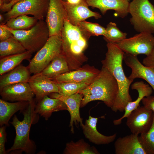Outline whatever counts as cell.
I'll use <instances>...</instances> for the list:
<instances>
[{"instance_id":"obj_1","label":"cell","mask_w":154,"mask_h":154,"mask_svg":"<svg viewBox=\"0 0 154 154\" xmlns=\"http://www.w3.org/2000/svg\"><path fill=\"white\" fill-rule=\"evenodd\" d=\"M107 47L105 58L101 61L102 66L112 73L118 88L117 95L111 108L115 112H123L127 104L132 101L129 92L132 82L125 76L123 69L122 64L124 52L115 43L107 42Z\"/></svg>"},{"instance_id":"obj_2","label":"cell","mask_w":154,"mask_h":154,"mask_svg":"<svg viewBox=\"0 0 154 154\" xmlns=\"http://www.w3.org/2000/svg\"><path fill=\"white\" fill-rule=\"evenodd\" d=\"M62 53L65 57L70 71L82 66L88 60L84 52L90 38L79 26L71 24L66 19L61 33Z\"/></svg>"},{"instance_id":"obj_3","label":"cell","mask_w":154,"mask_h":154,"mask_svg":"<svg viewBox=\"0 0 154 154\" xmlns=\"http://www.w3.org/2000/svg\"><path fill=\"white\" fill-rule=\"evenodd\" d=\"M117 83L112 73L102 66L100 72L86 88L80 91L83 95L80 107L94 101H102L108 107L113 106L118 94Z\"/></svg>"},{"instance_id":"obj_4","label":"cell","mask_w":154,"mask_h":154,"mask_svg":"<svg viewBox=\"0 0 154 154\" xmlns=\"http://www.w3.org/2000/svg\"><path fill=\"white\" fill-rule=\"evenodd\" d=\"M35 105L34 100L29 102L22 111L24 118L22 121L14 115L11 123L15 129L16 135L13 146L6 153H20L24 152L29 154L35 150V146L29 138V133L31 125L35 123L38 119V114L35 110Z\"/></svg>"},{"instance_id":"obj_5","label":"cell","mask_w":154,"mask_h":154,"mask_svg":"<svg viewBox=\"0 0 154 154\" xmlns=\"http://www.w3.org/2000/svg\"><path fill=\"white\" fill-rule=\"evenodd\" d=\"M7 28L26 50L32 54L38 51L50 37L48 28L44 20H38L35 25L28 30H13Z\"/></svg>"},{"instance_id":"obj_6","label":"cell","mask_w":154,"mask_h":154,"mask_svg":"<svg viewBox=\"0 0 154 154\" xmlns=\"http://www.w3.org/2000/svg\"><path fill=\"white\" fill-rule=\"evenodd\" d=\"M129 11L130 22L136 31L154 33V6L149 0H132Z\"/></svg>"},{"instance_id":"obj_7","label":"cell","mask_w":154,"mask_h":154,"mask_svg":"<svg viewBox=\"0 0 154 154\" xmlns=\"http://www.w3.org/2000/svg\"><path fill=\"white\" fill-rule=\"evenodd\" d=\"M62 52L60 35L50 36L44 45L36 53L27 66L31 74L41 72Z\"/></svg>"},{"instance_id":"obj_8","label":"cell","mask_w":154,"mask_h":154,"mask_svg":"<svg viewBox=\"0 0 154 154\" xmlns=\"http://www.w3.org/2000/svg\"><path fill=\"white\" fill-rule=\"evenodd\" d=\"M49 2L50 0H21L3 15L5 22L22 15H31L38 20H44L46 16Z\"/></svg>"},{"instance_id":"obj_9","label":"cell","mask_w":154,"mask_h":154,"mask_svg":"<svg viewBox=\"0 0 154 154\" xmlns=\"http://www.w3.org/2000/svg\"><path fill=\"white\" fill-rule=\"evenodd\" d=\"M115 43L125 53L137 56L140 54L149 55L154 45V37L152 34L139 33L133 36Z\"/></svg>"},{"instance_id":"obj_10","label":"cell","mask_w":154,"mask_h":154,"mask_svg":"<svg viewBox=\"0 0 154 154\" xmlns=\"http://www.w3.org/2000/svg\"><path fill=\"white\" fill-rule=\"evenodd\" d=\"M126 125L132 133L138 134L147 132L153 121V112L143 106H139L126 117Z\"/></svg>"},{"instance_id":"obj_11","label":"cell","mask_w":154,"mask_h":154,"mask_svg":"<svg viewBox=\"0 0 154 154\" xmlns=\"http://www.w3.org/2000/svg\"><path fill=\"white\" fill-rule=\"evenodd\" d=\"M45 21L50 36L61 34L66 14L62 0H50Z\"/></svg>"},{"instance_id":"obj_12","label":"cell","mask_w":154,"mask_h":154,"mask_svg":"<svg viewBox=\"0 0 154 154\" xmlns=\"http://www.w3.org/2000/svg\"><path fill=\"white\" fill-rule=\"evenodd\" d=\"M2 99L11 102L34 100L35 94L28 82H21L7 85L0 89Z\"/></svg>"},{"instance_id":"obj_13","label":"cell","mask_w":154,"mask_h":154,"mask_svg":"<svg viewBox=\"0 0 154 154\" xmlns=\"http://www.w3.org/2000/svg\"><path fill=\"white\" fill-rule=\"evenodd\" d=\"M100 71V70L93 66L86 64L76 70L61 74L52 80L56 83L91 82Z\"/></svg>"},{"instance_id":"obj_14","label":"cell","mask_w":154,"mask_h":154,"mask_svg":"<svg viewBox=\"0 0 154 154\" xmlns=\"http://www.w3.org/2000/svg\"><path fill=\"white\" fill-rule=\"evenodd\" d=\"M123 60L131 70L128 78L132 82L136 78L143 79L149 84L154 91V68L143 65L137 56L129 54L124 53Z\"/></svg>"},{"instance_id":"obj_15","label":"cell","mask_w":154,"mask_h":154,"mask_svg":"<svg viewBox=\"0 0 154 154\" xmlns=\"http://www.w3.org/2000/svg\"><path fill=\"white\" fill-rule=\"evenodd\" d=\"M50 97L58 99L63 102L66 105L68 110L70 116L69 127L72 133H74L73 125L77 127L79 124L82 127L84 124L82 119L81 117L80 113L81 101L83 95L80 93L68 96L61 95L58 93H55L50 94Z\"/></svg>"},{"instance_id":"obj_16","label":"cell","mask_w":154,"mask_h":154,"mask_svg":"<svg viewBox=\"0 0 154 154\" xmlns=\"http://www.w3.org/2000/svg\"><path fill=\"white\" fill-rule=\"evenodd\" d=\"M66 11L67 19L72 24L78 26L82 21L90 17L98 19L102 17L99 13L91 10L84 0L81 3L72 4L63 0Z\"/></svg>"},{"instance_id":"obj_17","label":"cell","mask_w":154,"mask_h":154,"mask_svg":"<svg viewBox=\"0 0 154 154\" xmlns=\"http://www.w3.org/2000/svg\"><path fill=\"white\" fill-rule=\"evenodd\" d=\"M28 82L38 101L50 94L58 93L56 83L41 72L33 74Z\"/></svg>"},{"instance_id":"obj_18","label":"cell","mask_w":154,"mask_h":154,"mask_svg":"<svg viewBox=\"0 0 154 154\" xmlns=\"http://www.w3.org/2000/svg\"><path fill=\"white\" fill-rule=\"evenodd\" d=\"M89 6L99 9L104 15L112 10L119 17L123 18L129 13V3L127 0H84Z\"/></svg>"},{"instance_id":"obj_19","label":"cell","mask_w":154,"mask_h":154,"mask_svg":"<svg viewBox=\"0 0 154 154\" xmlns=\"http://www.w3.org/2000/svg\"><path fill=\"white\" fill-rule=\"evenodd\" d=\"M98 118L90 116L82 126L83 133L85 137L90 142L96 145L109 144L115 139L116 133L109 136L104 135L99 132L96 128Z\"/></svg>"},{"instance_id":"obj_20","label":"cell","mask_w":154,"mask_h":154,"mask_svg":"<svg viewBox=\"0 0 154 154\" xmlns=\"http://www.w3.org/2000/svg\"><path fill=\"white\" fill-rule=\"evenodd\" d=\"M138 135L132 133L118 138L114 143L116 154H146L141 145Z\"/></svg>"},{"instance_id":"obj_21","label":"cell","mask_w":154,"mask_h":154,"mask_svg":"<svg viewBox=\"0 0 154 154\" xmlns=\"http://www.w3.org/2000/svg\"><path fill=\"white\" fill-rule=\"evenodd\" d=\"M132 90H135L138 92L137 98L134 101L129 102L125 108L124 113L121 118L114 120L113 122L115 125L121 124L122 119L126 117L133 110L139 106V103L145 97L151 96L153 92V89L149 84L143 81H137L133 84L131 86Z\"/></svg>"},{"instance_id":"obj_22","label":"cell","mask_w":154,"mask_h":154,"mask_svg":"<svg viewBox=\"0 0 154 154\" xmlns=\"http://www.w3.org/2000/svg\"><path fill=\"white\" fill-rule=\"evenodd\" d=\"M46 96L35 105V112L47 120L54 112L67 110L66 104L61 100Z\"/></svg>"},{"instance_id":"obj_23","label":"cell","mask_w":154,"mask_h":154,"mask_svg":"<svg viewBox=\"0 0 154 154\" xmlns=\"http://www.w3.org/2000/svg\"><path fill=\"white\" fill-rule=\"evenodd\" d=\"M31 73L27 66L20 64L0 76V89L11 84L28 82Z\"/></svg>"},{"instance_id":"obj_24","label":"cell","mask_w":154,"mask_h":154,"mask_svg":"<svg viewBox=\"0 0 154 154\" xmlns=\"http://www.w3.org/2000/svg\"><path fill=\"white\" fill-rule=\"evenodd\" d=\"M29 102H17L11 103L0 99V125H8L9 121L13 115L17 111H22L27 106Z\"/></svg>"},{"instance_id":"obj_25","label":"cell","mask_w":154,"mask_h":154,"mask_svg":"<svg viewBox=\"0 0 154 154\" xmlns=\"http://www.w3.org/2000/svg\"><path fill=\"white\" fill-rule=\"evenodd\" d=\"M70 71L66 59L62 52L56 57L41 72L52 80Z\"/></svg>"},{"instance_id":"obj_26","label":"cell","mask_w":154,"mask_h":154,"mask_svg":"<svg viewBox=\"0 0 154 154\" xmlns=\"http://www.w3.org/2000/svg\"><path fill=\"white\" fill-rule=\"evenodd\" d=\"M32 53L26 51L23 53L9 55L1 58L0 59V75H2L21 64L24 60H29Z\"/></svg>"},{"instance_id":"obj_27","label":"cell","mask_w":154,"mask_h":154,"mask_svg":"<svg viewBox=\"0 0 154 154\" xmlns=\"http://www.w3.org/2000/svg\"><path fill=\"white\" fill-rule=\"evenodd\" d=\"M63 153L65 154H98L96 148L91 146L82 139L76 142L72 141L66 145Z\"/></svg>"},{"instance_id":"obj_28","label":"cell","mask_w":154,"mask_h":154,"mask_svg":"<svg viewBox=\"0 0 154 154\" xmlns=\"http://www.w3.org/2000/svg\"><path fill=\"white\" fill-rule=\"evenodd\" d=\"M38 21L33 17L22 15L9 19L5 25L13 30H27L35 25Z\"/></svg>"},{"instance_id":"obj_29","label":"cell","mask_w":154,"mask_h":154,"mask_svg":"<svg viewBox=\"0 0 154 154\" xmlns=\"http://www.w3.org/2000/svg\"><path fill=\"white\" fill-rule=\"evenodd\" d=\"M27 51L13 36L0 42V57L21 54Z\"/></svg>"},{"instance_id":"obj_30","label":"cell","mask_w":154,"mask_h":154,"mask_svg":"<svg viewBox=\"0 0 154 154\" xmlns=\"http://www.w3.org/2000/svg\"><path fill=\"white\" fill-rule=\"evenodd\" d=\"M91 82H66L56 83L58 89V93L62 95L68 96L78 93L87 87Z\"/></svg>"},{"instance_id":"obj_31","label":"cell","mask_w":154,"mask_h":154,"mask_svg":"<svg viewBox=\"0 0 154 154\" xmlns=\"http://www.w3.org/2000/svg\"><path fill=\"white\" fill-rule=\"evenodd\" d=\"M139 141L146 154H154V113L152 125L146 133L138 136Z\"/></svg>"},{"instance_id":"obj_32","label":"cell","mask_w":154,"mask_h":154,"mask_svg":"<svg viewBox=\"0 0 154 154\" xmlns=\"http://www.w3.org/2000/svg\"><path fill=\"white\" fill-rule=\"evenodd\" d=\"M106 30V35L104 38L107 42L115 43L126 38L127 34L120 31L114 23L110 22Z\"/></svg>"},{"instance_id":"obj_33","label":"cell","mask_w":154,"mask_h":154,"mask_svg":"<svg viewBox=\"0 0 154 154\" xmlns=\"http://www.w3.org/2000/svg\"><path fill=\"white\" fill-rule=\"evenodd\" d=\"M78 26L82 31L90 37L92 36L103 35L106 34V28L99 24L84 21Z\"/></svg>"},{"instance_id":"obj_34","label":"cell","mask_w":154,"mask_h":154,"mask_svg":"<svg viewBox=\"0 0 154 154\" xmlns=\"http://www.w3.org/2000/svg\"><path fill=\"white\" fill-rule=\"evenodd\" d=\"M6 140V133L5 126H3L0 128V154L6 153L5 144Z\"/></svg>"},{"instance_id":"obj_35","label":"cell","mask_w":154,"mask_h":154,"mask_svg":"<svg viewBox=\"0 0 154 154\" xmlns=\"http://www.w3.org/2000/svg\"><path fill=\"white\" fill-rule=\"evenodd\" d=\"M11 32L5 25H0V41H3L7 40L13 37Z\"/></svg>"},{"instance_id":"obj_36","label":"cell","mask_w":154,"mask_h":154,"mask_svg":"<svg viewBox=\"0 0 154 154\" xmlns=\"http://www.w3.org/2000/svg\"><path fill=\"white\" fill-rule=\"evenodd\" d=\"M141 101L145 108L154 113V96L144 97Z\"/></svg>"},{"instance_id":"obj_37","label":"cell","mask_w":154,"mask_h":154,"mask_svg":"<svg viewBox=\"0 0 154 154\" xmlns=\"http://www.w3.org/2000/svg\"><path fill=\"white\" fill-rule=\"evenodd\" d=\"M142 63L145 66L154 68V45L150 54L143 59Z\"/></svg>"},{"instance_id":"obj_38","label":"cell","mask_w":154,"mask_h":154,"mask_svg":"<svg viewBox=\"0 0 154 154\" xmlns=\"http://www.w3.org/2000/svg\"><path fill=\"white\" fill-rule=\"evenodd\" d=\"M20 0H13L9 3L4 5L3 7V10L5 11H9L15 3Z\"/></svg>"},{"instance_id":"obj_39","label":"cell","mask_w":154,"mask_h":154,"mask_svg":"<svg viewBox=\"0 0 154 154\" xmlns=\"http://www.w3.org/2000/svg\"><path fill=\"white\" fill-rule=\"evenodd\" d=\"M83 0H66L68 3L72 4H76L82 2Z\"/></svg>"},{"instance_id":"obj_40","label":"cell","mask_w":154,"mask_h":154,"mask_svg":"<svg viewBox=\"0 0 154 154\" xmlns=\"http://www.w3.org/2000/svg\"><path fill=\"white\" fill-rule=\"evenodd\" d=\"M13 0H0V7H1L3 5L7 4Z\"/></svg>"},{"instance_id":"obj_41","label":"cell","mask_w":154,"mask_h":154,"mask_svg":"<svg viewBox=\"0 0 154 154\" xmlns=\"http://www.w3.org/2000/svg\"><path fill=\"white\" fill-rule=\"evenodd\" d=\"M0 22L1 25H5L6 23L3 15L1 14H0Z\"/></svg>"},{"instance_id":"obj_42","label":"cell","mask_w":154,"mask_h":154,"mask_svg":"<svg viewBox=\"0 0 154 154\" xmlns=\"http://www.w3.org/2000/svg\"><path fill=\"white\" fill-rule=\"evenodd\" d=\"M129 1H130L131 0H127Z\"/></svg>"}]
</instances>
